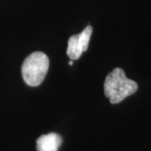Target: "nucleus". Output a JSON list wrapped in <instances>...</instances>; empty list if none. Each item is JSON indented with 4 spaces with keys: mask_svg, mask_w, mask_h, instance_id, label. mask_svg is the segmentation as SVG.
<instances>
[{
    "mask_svg": "<svg viewBox=\"0 0 151 151\" xmlns=\"http://www.w3.org/2000/svg\"><path fill=\"white\" fill-rule=\"evenodd\" d=\"M138 90L137 82L129 79L121 68H115L106 77L104 82V93L110 103L116 104Z\"/></svg>",
    "mask_w": 151,
    "mask_h": 151,
    "instance_id": "obj_1",
    "label": "nucleus"
},
{
    "mask_svg": "<svg viewBox=\"0 0 151 151\" xmlns=\"http://www.w3.org/2000/svg\"><path fill=\"white\" fill-rule=\"evenodd\" d=\"M49 58L43 53L36 51L29 55L22 65V75L29 86H36L42 83L49 69Z\"/></svg>",
    "mask_w": 151,
    "mask_h": 151,
    "instance_id": "obj_2",
    "label": "nucleus"
},
{
    "mask_svg": "<svg viewBox=\"0 0 151 151\" xmlns=\"http://www.w3.org/2000/svg\"><path fill=\"white\" fill-rule=\"evenodd\" d=\"M92 33V27L88 25L83 29L82 32L72 35L69 39L66 54L72 60L79 59L81 54L87 50Z\"/></svg>",
    "mask_w": 151,
    "mask_h": 151,
    "instance_id": "obj_3",
    "label": "nucleus"
},
{
    "mask_svg": "<svg viewBox=\"0 0 151 151\" xmlns=\"http://www.w3.org/2000/svg\"><path fill=\"white\" fill-rule=\"evenodd\" d=\"M62 139L55 133L40 136L36 141V149L38 151H57L61 145Z\"/></svg>",
    "mask_w": 151,
    "mask_h": 151,
    "instance_id": "obj_4",
    "label": "nucleus"
},
{
    "mask_svg": "<svg viewBox=\"0 0 151 151\" xmlns=\"http://www.w3.org/2000/svg\"><path fill=\"white\" fill-rule=\"evenodd\" d=\"M69 65H73V61H72V60H71L70 62H69Z\"/></svg>",
    "mask_w": 151,
    "mask_h": 151,
    "instance_id": "obj_5",
    "label": "nucleus"
}]
</instances>
